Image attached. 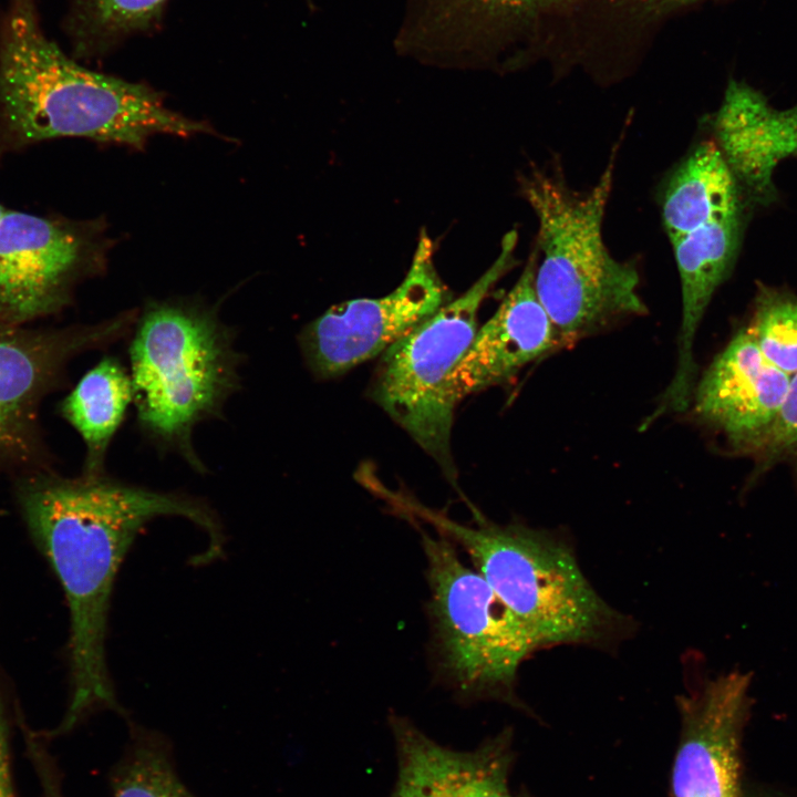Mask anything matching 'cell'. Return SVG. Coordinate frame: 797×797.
I'll return each mask as SVG.
<instances>
[{
	"label": "cell",
	"mask_w": 797,
	"mask_h": 797,
	"mask_svg": "<svg viewBox=\"0 0 797 797\" xmlns=\"http://www.w3.org/2000/svg\"><path fill=\"white\" fill-rule=\"evenodd\" d=\"M17 505L34 547L56 578L69 612V698L51 738L118 704L106 661L111 597L121 565L141 529L174 516L201 528L211 556L224 541L217 515L201 499L127 484L106 474L63 477L52 469L21 475Z\"/></svg>",
	"instance_id": "6da1fadb"
},
{
	"label": "cell",
	"mask_w": 797,
	"mask_h": 797,
	"mask_svg": "<svg viewBox=\"0 0 797 797\" xmlns=\"http://www.w3.org/2000/svg\"><path fill=\"white\" fill-rule=\"evenodd\" d=\"M210 132L151 87L75 63L42 32L34 0L12 1L0 37L1 149L58 137L142 148L155 134Z\"/></svg>",
	"instance_id": "7a4b0ae2"
},
{
	"label": "cell",
	"mask_w": 797,
	"mask_h": 797,
	"mask_svg": "<svg viewBox=\"0 0 797 797\" xmlns=\"http://www.w3.org/2000/svg\"><path fill=\"white\" fill-rule=\"evenodd\" d=\"M391 505L463 549L534 651L563 644L609 646L632 632L633 621L600 597L573 550L551 532L496 524L477 511L474 524L458 522L397 493Z\"/></svg>",
	"instance_id": "3957f363"
},
{
	"label": "cell",
	"mask_w": 797,
	"mask_h": 797,
	"mask_svg": "<svg viewBox=\"0 0 797 797\" xmlns=\"http://www.w3.org/2000/svg\"><path fill=\"white\" fill-rule=\"evenodd\" d=\"M128 345L137 425L161 452L194 470L206 466L193 444L195 427L221 416L239 390L241 355L217 310L194 300L149 301Z\"/></svg>",
	"instance_id": "277c9868"
},
{
	"label": "cell",
	"mask_w": 797,
	"mask_h": 797,
	"mask_svg": "<svg viewBox=\"0 0 797 797\" xmlns=\"http://www.w3.org/2000/svg\"><path fill=\"white\" fill-rule=\"evenodd\" d=\"M615 154L614 148L597 184L584 192L572 189L558 168L534 167L520 178L538 221L536 291L561 346L648 312L636 268L613 258L602 236Z\"/></svg>",
	"instance_id": "5b68a950"
},
{
	"label": "cell",
	"mask_w": 797,
	"mask_h": 797,
	"mask_svg": "<svg viewBox=\"0 0 797 797\" xmlns=\"http://www.w3.org/2000/svg\"><path fill=\"white\" fill-rule=\"evenodd\" d=\"M517 241L516 230L507 232L490 267L460 297L386 349L373 377L372 398L453 483L451 437L457 402L449 379L477 332L483 301L516 263Z\"/></svg>",
	"instance_id": "8992f818"
},
{
	"label": "cell",
	"mask_w": 797,
	"mask_h": 797,
	"mask_svg": "<svg viewBox=\"0 0 797 797\" xmlns=\"http://www.w3.org/2000/svg\"><path fill=\"white\" fill-rule=\"evenodd\" d=\"M421 536L436 663L462 695L516 705L517 673L535 651L486 580L447 538L410 521Z\"/></svg>",
	"instance_id": "52a82bcc"
},
{
	"label": "cell",
	"mask_w": 797,
	"mask_h": 797,
	"mask_svg": "<svg viewBox=\"0 0 797 797\" xmlns=\"http://www.w3.org/2000/svg\"><path fill=\"white\" fill-rule=\"evenodd\" d=\"M136 310L99 323L59 329H28L0 321V466L21 475L50 469L39 424L44 397L63 382L77 355L127 337Z\"/></svg>",
	"instance_id": "ba28073f"
},
{
	"label": "cell",
	"mask_w": 797,
	"mask_h": 797,
	"mask_svg": "<svg viewBox=\"0 0 797 797\" xmlns=\"http://www.w3.org/2000/svg\"><path fill=\"white\" fill-rule=\"evenodd\" d=\"M95 221L6 210L0 219V321L25 323L61 310L75 283L104 267Z\"/></svg>",
	"instance_id": "9c48e42d"
},
{
	"label": "cell",
	"mask_w": 797,
	"mask_h": 797,
	"mask_svg": "<svg viewBox=\"0 0 797 797\" xmlns=\"http://www.w3.org/2000/svg\"><path fill=\"white\" fill-rule=\"evenodd\" d=\"M434 246L421 231L402 282L380 298L353 299L329 308L300 332L299 344L319 379L341 375L382 354L447 302L434 266Z\"/></svg>",
	"instance_id": "30bf717a"
},
{
	"label": "cell",
	"mask_w": 797,
	"mask_h": 797,
	"mask_svg": "<svg viewBox=\"0 0 797 797\" xmlns=\"http://www.w3.org/2000/svg\"><path fill=\"white\" fill-rule=\"evenodd\" d=\"M752 673L733 670L676 698L681 720L672 797H743V741L752 714Z\"/></svg>",
	"instance_id": "8fae6325"
},
{
	"label": "cell",
	"mask_w": 797,
	"mask_h": 797,
	"mask_svg": "<svg viewBox=\"0 0 797 797\" xmlns=\"http://www.w3.org/2000/svg\"><path fill=\"white\" fill-rule=\"evenodd\" d=\"M790 382L791 376L770 363L743 328L696 382L691 405L696 417L734 449L758 454L772 435Z\"/></svg>",
	"instance_id": "7c38bea8"
},
{
	"label": "cell",
	"mask_w": 797,
	"mask_h": 797,
	"mask_svg": "<svg viewBox=\"0 0 797 797\" xmlns=\"http://www.w3.org/2000/svg\"><path fill=\"white\" fill-rule=\"evenodd\" d=\"M538 255L530 251L514 287L479 329L452 372L456 402L513 379L522 368L561 348L535 284Z\"/></svg>",
	"instance_id": "4fadbf2b"
},
{
	"label": "cell",
	"mask_w": 797,
	"mask_h": 797,
	"mask_svg": "<svg viewBox=\"0 0 797 797\" xmlns=\"http://www.w3.org/2000/svg\"><path fill=\"white\" fill-rule=\"evenodd\" d=\"M397 776L389 797H514L509 787L510 735L470 751L435 742L402 716H391Z\"/></svg>",
	"instance_id": "5bb4252c"
},
{
	"label": "cell",
	"mask_w": 797,
	"mask_h": 797,
	"mask_svg": "<svg viewBox=\"0 0 797 797\" xmlns=\"http://www.w3.org/2000/svg\"><path fill=\"white\" fill-rule=\"evenodd\" d=\"M715 144L743 195L756 205L778 198L776 166L797 156V105L775 110L744 82L731 80L714 115Z\"/></svg>",
	"instance_id": "9a60e30c"
},
{
	"label": "cell",
	"mask_w": 797,
	"mask_h": 797,
	"mask_svg": "<svg viewBox=\"0 0 797 797\" xmlns=\"http://www.w3.org/2000/svg\"><path fill=\"white\" fill-rule=\"evenodd\" d=\"M744 211V195L714 141L698 144L670 177L662 219L670 241L716 218Z\"/></svg>",
	"instance_id": "2e32d148"
},
{
	"label": "cell",
	"mask_w": 797,
	"mask_h": 797,
	"mask_svg": "<svg viewBox=\"0 0 797 797\" xmlns=\"http://www.w3.org/2000/svg\"><path fill=\"white\" fill-rule=\"evenodd\" d=\"M133 400L128 370L117 358L105 355L61 402V416L77 432L85 446L83 475L106 474L110 445Z\"/></svg>",
	"instance_id": "e0dca14e"
},
{
	"label": "cell",
	"mask_w": 797,
	"mask_h": 797,
	"mask_svg": "<svg viewBox=\"0 0 797 797\" xmlns=\"http://www.w3.org/2000/svg\"><path fill=\"white\" fill-rule=\"evenodd\" d=\"M110 782L112 797H196L178 777L166 738L134 724Z\"/></svg>",
	"instance_id": "ac0fdd59"
},
{
	"label": "cell",
	"mask_w": 797,
	"mask_h": 797,
	"mask_svg": "<svg viewBox=\"0 0 797 797\" xmlns=\"http://www.w3.org/2000/svg\"><path fill=\"white\" fill-rule=\"evenodd\" d=\"M763 355L791 377L797 374V297L759 284L745 327Z\"/></svg>",
	"instance_id": "d6986e66"
},
{
	"label": "cell",
	"mask_w": 797,
	"mask_h": 797,
	"mask_svg": "<svg viewBox=\"0 0 797 797\" xmlns=\"http://www.w3.org/2000/svg\"><path fill=\"white\" fill-rule=\"evenodd\" d=\"M166 0H75L73 28L79 43L97 48L148 28Z\"/></svg>",
	"instance_id": "ffe728a7"
},
{
	"label": "cell",
	"mask_w": 797,
	"mask_h": 797,
	"mask_svg": "<svg viewBox=\"0 0 797 797\" xmlns=\"http://www.w3.org/2000/svg\"><path fill=\"white\" fill-rule=\"evenodd\" d=\"M555 1L558 0H434L427 27L460 37L483 21L521 14Z\"/></svg>",
	"instance_id": "44dd1931"
},
{
	"label": "cell",
	"mask_w": 797,
	"mask_h": 797,
	"mask_svg": "<svg viewBox=\"0 0 797 797\" xmlns=\"http://www.w3.org/2000/svg\"><path fill=\"white\" fill-rule=\"evenodd\" d=\"M758 455L764 463L762 470L775 463L787 460L794 466L797 477V374L791 377L784 407L768 442Z\"/></svg>",
	"instance_id": "7402d4cb"
},
{
	"label": "cell",
	"mask_w": 797,
	"mask_h": 797,
	"mask_svg": "<svg viewBox=\"0 0 797 797\" xmlns=\"http://www.w3.org/2000/svg\"><path fill=\"white\" fill-rule=\"evenodd\" d=\"M28 756L38 775L43 797H63L62 780L58 766L50 755L46 742L49 741L42 731L32 729L21 713L18 720Z\"/></svg>",
	"instance_id": "603a6c76"
},
{
	"label": "cell",
	"mask_w": 797,
	"mask_h": 797,
	"mask_svg": "<svg viewBox=\"0 0 797 797\" xmlns=\"http://www.w3.org/2000/svg\"><path fill=\"white\" fill-rule=\"evenodd\" d=\"M22 711L14 691H0V797H15L10 763V739Z\"/></svg>",
	"instance_id": "cb8c5ba5"
},
{
	"label": "cell",
	"mask_w": 797,
	"mask_h": 797,
	"mask_svg": "<svg viewBox=\"0 0 797 797\" xmlns=\"http://www.w3.org/2000/svg\"><path fill=\"white\" fill-rule=\"evenodd\" d=\"M639 1L645 3L646 6L666 8V7H675V6L686 4V3H691V2H694L697 0H639Z\"/></svg>",
	"instance_id": "d4e9b609"
},
{
	"label": "cell",
	"mask_w": 797,
	"mask_h": 797,
	"mask_svg": "<svg viewBox=\"0 0 797 797\" xmlns=\"http://www.w3.org/2000/svg\"><path fill=\"white\" fill-rule=\"evenodd\" d=\"M4 211H6V209L0 205V219H1V217H2V215H3Z\"/></svg>",
	"instance_id": "484cf974"
},
{
	"label": "cell",
	"mask_w": 797,
	"mask_h": 797,
	"mask_svg": "<svg viewBox=\"0 0 797 797\" xmlns=\"http://www.w3.org/2000/svg\"><path fill=\"white\" fill-rule=\"evenodd\" d=\"M787 797H797V793H796V791H793V793H790Z\"/></svg>",
	"instance_id": "4316f807"
}]
</instances>
